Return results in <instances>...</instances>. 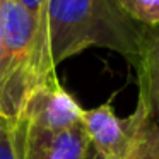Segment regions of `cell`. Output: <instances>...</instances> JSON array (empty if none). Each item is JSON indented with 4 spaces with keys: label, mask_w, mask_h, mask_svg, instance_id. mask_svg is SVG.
Returning <instances> with one entry per match:
<instances>
[{
    "label": "cell",
    "mask_w": 159,
    "mask_h": 159,
    "mask_svg": "<svg viewBox=\"0 0 159 159\" xmlns=\"http://www.w3.org/2000/svg\"><path fill=\"white\" fill-rule=\"evenodd\" d=\"M48 43L53 65L91 48L120 53L137 63L145 26L123 11L118 0H48Z\"/></svg>",
    "instance_id": "cell-1"
},
{
    "label": "cell",
    "mask_w": 159,
    "mask_h": 159,
    "mask_svg": "<svg viewBox=\"0 0 159 159\" xmlns=\"http://www.w3.org/2000/svg\"><path fill=\"white\" fill-rule=\"evenodd\" d=\"M0 116L16 121L31 91L57 74L43 67L34 22L19 0H0Z\"/></svg>",
    "instance_id": "cell-2"
},
{
    "label": "cell",
    "mask_w": 159,
    "mask_h": 159,
    "mask_svg": "<svg viewBox=\"0 0 159 159\" xmlns=\"http://www.w3.org/2000/svg\"><path fill=\"white\" fill-rule=\"evenodd\" d=\"M19 159H87L91 139L82 121L58 132L14 121Z\"/></svg>",
    "instance_id": "cell-3"
},
{
    "label": "cell",
    "mask_w": 159,
    "mask_h": 159,
    "mask_svg": "<svg viewBox=\"0 0 159 159\" xmlns=\"http://www.w3.org/2000/svg\"><path fill=\"white\" fill-rule=\"evenodd\" d=\"M82 108L53 75L31 91L17 121L41 130H65L82 121Z\"/></svg>",
    "instance_id": "cell-4"
},
{
    "label": "cell",
    "mask_w": 159,
    "mask_h": 159,
    "mask_svg": "<svg viewBox=\"0 0 159 159\" xmlns=\"http://www.w3.org/2000/svg\"><path fill=\"white\" fill-rule=\"evenodd\" d=\"M142 116V104L127 118H118L111 103L82 111V125L91 139V144L108 159H123L132 144L134 134Z\"/></svg>",
    "instance_id": "cell-5"
},
{
    "label": "cell",
    "mask_w": 159,
    "mask_h": 159,
    "mask_svg": "<svg viewBox=\"0 0 159 159\" xmlns=\"http://www.w3.org/2000/svg\"><path fill=\"white\" fill-rule=\"evenodd\" d=\"M135 69L139 72L140 99L149 106L151 113L159 121V24L145 26L142 46Z\"/></svg>",
    "instance_id": "cell-6"
},
{
    "label": "cell",
    "mask_w": 159,
    "mask_h": 159,
    "mask_svg": "<svg viewBox=\"0 0 159 159\" xmlns=\"http://www.w3.org/2000/svg\"><path fill=\"white\" fill-rule=\"evenodd\" d=\"M139 103L142 104V116L123 159H159V121L140 98Z\"/></svg>",
    "instance_id": "cell-7"
},
{
    "label": "cell",
    "mask_w": 159,
    "mask_h": 159,
    "mask_svg": "<svg viewBox=\"0 0 159 159\" xmlns=\"http://www.w3.org/2000/svg\"><path fill=\"white\" fill-rule=\"evenodd\" d=\"M19 4L28 11V14L31 16L33 22H34L38 50L43 67L48 74H57V67L52 62L50 43H48V21H46V4H48V0H19Z\"/></svg>",
    "instance_id": "cell-8"
},
{
    "label": "cell",
    "mask_w": 159,
    "mask_h": 159,
    "mask_svg": "<svg viewBox=\"0 0 159 159\" xmlns=\"http://www.w3.org/2000/svg\"><path fill=\"white\" fill-rule=\"evenodd\" d=\"M125 11L142 26L159 24V0H125Z\"/></svg>",
    "instance_id": "cell-9"
},
{
    "label": "cell",
    "mask_w": 159,
    "mask_h": 159,
    "mask_svg": "<svg viewBox=\"0 0 159 159\" xmlns=\"http://www.w3.org/2000/svg\"><path fill=\"white\" fill-rule=\"evenodd\" d=\"M0 159H19L14 121L0 116Z\"/></svg>",
    "instance_id": "cell-10"
},
{
    "label": "cell",
    "mask_w": 159,
    "mask_h": 159,
    "mask_svg": "<svg viewBox=\"0 0 159 159\" xmlns=\"http://www.w3.org/2000/svg\"><path fill=\"white\" fill-rule=\"evenodd\" d=\"M87 159H108V157H104V156L99 154L94 147H91V152H89V157H87Z\"/></svg>",
    "instance_id": "cell-11"
},
{
    "label": "cell",
    "mask_w": 159,
    "mask_h": 159,
    "mask_svg": "<svg viewBox=\"0 0 159 159\" xmlns=\"http://www.w3.org/2000/svg\"><path fill=\"white\" fill-rule=\"evenodd\" d=\"M118 4H120L121 7H123V11H125V0H118ZM125 12H127V11H125Z\"/></svg>",
    "instance_id": "cell-12"
},
{
    "label": "cell",
    "mask_w": 159,
    "mask_h": 159,
    "mask_svg": "<svg viewBox=\"0 0 159 159\" xmlns=\"http://www.w3.org/2000/svg\"><path fill=\"white\" fill-rule=\"evenodd\" d=\"M0 50H2V26H0Z\"/></svg>",
    "instance_id": "cell-13"
}]
</instances>
